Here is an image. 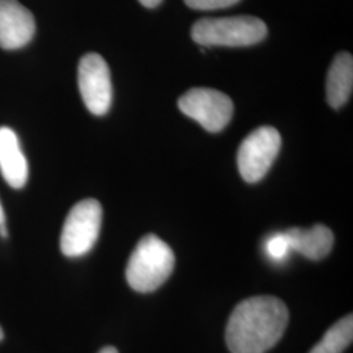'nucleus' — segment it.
<instances>
[{
  "instance_id": "1",
  "label": "nucleus",
  "mask_w": 353,
  "mask_h": 353,
  "mask_svg": "<svg viewBox=\"0 0 353 353\" xmlns=\"http://www.w3.org/2000/svg\"><path fill=\"white\" fill-rule=\"evenodd\" d=\"M290 313L274 296H255L239 303L228 321L225 339L232 353H265L284 335Z\"/></svg>"
},
{
  "instance_id": "2",
  "label": "nucleus",
  "mask_w": 353,
  "mask_h": 353,
  "mask_svg": "<svg viewBox=\"0 0 353 353\" xmlns=\"http://www.w3.org/2000/svg\"><path fill=\"white\" fill-rule=\"evenodd\" d=\"M176 263L170 246L154 234H147L138 242L126 268L128 285L140 293L160 288L173 272Z\"/></svg>"
},
{
  "instance_id": "13",
  "label": "nucleus",
  "mask_w": 353,
  "mask_h": 353,
  "mask_svg": "<svg viewBox=\"0 0 353 353\" xmlns=\"http://www.w3.org/2000/svg\"><path fill=\"white\" fill-rule=\"evenodd\" d=\"M292 252L284 232L271 236L265 242V252L274 261H284Z\"/></svg>"
},
{
  "instance_id": "12",
  "label": "nucleus",
  "mask_w": 353,
  "mask_h": 353,
  "mask_svg": "<svg viewBox=\"0 0 353 353\" xmlns=\"http://www.w3.org/2000/svg\"><path fill=\"white\" fill-rule=\"evenodd\" d=\"M352 341L353 316L348 314L328 328L322 341L316 343L309 353H343Z\"/></svg>"
},
{
  "instance_id": "3",
  "label": "nucleus",
  "mask_w": 353,
  "mask_h": 353,
  "mask_svg": "<svg viewBox=\"0 0 353 353\" xmlns=\"http://www.w3.org/2000/svg\"><path fill=\"white\" fill-rule=\"evenodd\" d=\"M265 36L267 26L252 16L202 19L191 29V37L202 46H252Z\"/></svg>"
},
{
  "instance_id": "18",
  "label": "nucleus",
  "mask_w": 353,
  "mask_h": 353,
  "mask_svg": "<svg viewBox=\"0 0 353 353\" xmlns=\"http://www.w3.org/2000/svg\"><path fill=\"white\" fill-rule=\"evenodd\" d=\"M0 224H6V223H4V212H3L1 204H0Z\"/></svg>"
},
{
  "instance_id": "8",
  "label": "nucleus",
  "mask_w": 353,
  "mask_h": 353,
  "mask_svg": "<svg viewBox=\"0 0 353 353\" xmlns=\"http://www.w3.org/2000/svg\"><path fill=\"white\" fill-rule=\"evenodd\" d=\"M36 33L32 12L17 0H0V48L16 50L26 46Z\"/></svg>"
},
{
  "instance_id": "15",
  "label": "nucleus",
  "mask_w": 353,
  "mask_h": 353,
  "mask_svg": "<svg viewBox=\"0 0 353 353\" xmlns=\"http://www.w3.org/2000/svg\"><path fill=\"white\" fill-rule=\"evenodd\" d=\"M140 3L147 8H154L157 7L163 0H139Z\"/></svg>"
},
{
  "instance_id": "14",
  "label": "nucleus",
  "mask_w": 353,
  "mask_h": 353,
  "mask_svg": "<svg viewBox=\"0 0 353 353\" xmlns=\"http://www.w3.org/2000/svg\"><path fill=\"white\" fill-rule=\"evenodd\" d=\"M240 0H185L190 8L196 11H214L237 4Z\"/></svg>"
},
{
  "instance_id": "4",
  "label": "nucleus",
  "mask_w": 353,
  "mask_h": 353,
  "mask_svg": "<svg viewBox=\"0 0 353 353\" xmlns=\"http://www.w3.org/2000/svg\"><path fill=\"white\" fill-rule=\"evenodd\" d=\"M102 207L96 199H84L75 204L64 221L61 250L68 258L83 256L93 249L100 236Z\"/></svg>"
},
{
  "instance_id": "10",
  "label": "nucleus",
  "mask_w": 353,
  "mask_h": 353,
  "mask_svg": "<svg viewBox=\"0 0 353 353\" xmlns=\"http://www.w3.org/2000/svg\"><path fill=\"white\" fill-rule=\"evenodd\" d=\"M292 252H300L310 261L326 258L334 246V234L330 228L318 224L309 229L292 228L284 232Z\"/></svg>"
},
{
  "instance_id": "16",
  "label": "nucleus",
  "mask_w": 353,
  "mask_h": 353,
  "mask_svg": "<svg viewBox=\"0 0 353 353\" xmlns=\"http://www.w3.org/2000/svg\"><path fill=\"white\" fill-rule=\"evenodd\" d=\"M99 353H119L117 351V348H114L112 345H108V347H103L101 351Z\"/></svg>"
},
{
  "instance_id": "5",
  "label": "nucleus",
  "mask_w": 353,
  "mask_h": 353,
  "mask_svg": "<svg viewBox=\"0 0 353 353\" xmlns=\"http://www.w3.org/2000/svg\"><path fill=\"white\" fill-rule=\"evenodd\" d=\"M281 137L274 127L262 126L254 130L241 143L237 164L246 182L255 183L265 178L278 157Z\"/></svg>"
},
{
  "instance_id": "9",
  "label": "nucleus",
  "mask_w": 353,
  "mask_h": 353,
  "mask_svg": "<svg viewBox=\"0 0 353 353\" xmlns=\"http://www.w3.org/2000/svg\"><path fill=\"white\" fill-rule=\"evenodd\" d=\"M0 172L13 189L26 186L29 168L19 138L10 127H0Z\"/></svg>"
},
{
  "instance_id": "19",
  "label": "nucleus",
  "mask_w": 353,
  "mask_h": 353,
  "mask_svg": "<svg viewBox=\"0 0 353 353\" xmlns=\"http://www.w3.org/2000/svg\"><path fill=\"white\" fill-rule=\"evenodd\" d=\"M3 338H4V334H3V330L0 327V341H3Z\"/></svg>"
},
{
  "instance_id": "7",
  "label": "nucleus",
  "mask_w": 353,
  "mask_h": 353,
  "mask_svg": "<svg viewBox=\"0 0 353 353\" xmlns=\"http://www.w3.org/2000/svg\"><path fill=\"white\" fill-rule=\"evenodd\" d=\"M77 81L81 99L94 115H105L113 101V87L109 65L101 55L89 52L79 63Z\"/></svg>"
},
{
  "instance_id": "11",
  "label": "nucleus",
  "mask_w": 353,
  "mask_h": 353,
  "mask_svg": "<svg viewBox=\"0 0 353 353\" xmlns=\"http://www.w3.org/2000/svg\"><path fill=\"white\" fill-rule=\"evenodd\" d=\"M353 58L350 52L338 54L328 70L327 101L331 108L339 109L352 94Z\"/></svg>"
},
{
  "instance_id": "6",
  "label": "nucleus",
  "mask_w": 353,
  "mask_h": 353,
  "mask_svg": "<svg viewBox=\"0 0 353 353\" xmlns=\"http://www.w3.org/2000/svg\"><path fill=\"white\" fill-rule=\"evenodd\" d=\"M178 108L210 132L224 130L234 112L233 102L225 93L210 88L190 89L178 100Z\"/></svg>"
},
{
  "instance_id": "17",
  "label": "nucleus",
  "mask_w": 353,
  "mask_h": 353,
  "mask_svg": "<svg viewBox=\"0 0 353 353\" xmlns=\"http://www.w3.org/2000/svg\"><path fill=\"white\" fill-rule=\"evenodd\" d=\"M0 236H1V237H4V239L8 236L7 229H6V224H0Z\"/></svg>"
}]
</instances>
